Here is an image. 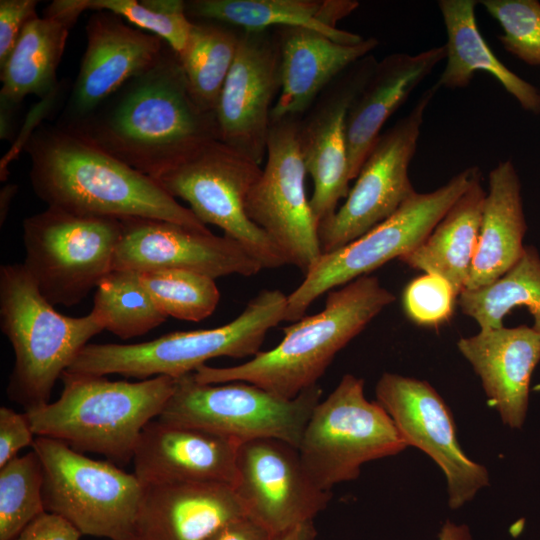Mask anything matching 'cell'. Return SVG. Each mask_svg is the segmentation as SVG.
I'll use <instances>...</instances> for the list:
<instances>
[{"instance_id":"obj_1","label":"cell","mask_w":540,"mask_h":540,"mask_svg":"<svg viewBox=\"0 0 540 540\" xmlns=\"http://www.w3.org/2000/svg\"><path fill=\"white\" fill-rule=\"evenodd\" d=\"M61 126L154 180L197 148L220 140L216 114L196 104L168 45L152 67L89 115Z\"/></svg>"},{"instance_id":"obj_2","label":"cell","mask_w":540,"mask_h":540,"mask_svg":"<svg viewBox=\"0 0 540 540\" xmlns=\"http://www.w3.org/2000/svg\"><path fill=\"white\" fill-rule=\"evenodd\" d=\"M29 178L47 207L87 217L146 218L208 230L153 178L59 124L40 125L25 141Z\"/></svg>"},{"instance_id":"obj_3","label":"cell","mask_w":540,"mask_h":540,"mask_svg":"<svg viewBox=\"0 0 540 540\" xmlns=\"http://www.w3.org/2000/svg\"><path fill=\"white\" fill-rule=\"evenodd\" d=\"M394 300L376 277L361 276L329 291L319 313L283 328L276 347L236 366L202 365L193 377L205 384L244 381L293 399L316 385L335 355Z\"/></svg>"},{"instance_id":"obj_4","label":"cell","mask_w":540,"mask_h":540,"mask_svg":"<svg viewBox=\"0 0 540 540\" xmlns=\"http://www.w3.org/2000/svg\"><path fill=\"white\" fill-rule=\"evenodd\" d=\"M61 380L57 400L25 411L35 435L120 464L132 461L143 429L160 416L176 383L169 376L129 382L67 371Z\"/></svg>"},{"instance_id":"obj_5","label":"cell","mask_w":540,"mask_h":540,"mask_svg":"<svg viewBox=\"0 0 540 540\" xmlns=\"http://www.w3.org/2000/svg\"><path fill=\"white\" fill-rule=\"evenodd\" d=\"M0 326L15 355L7 394L25 411L50 402L56 381L104 330L92 311L82 317L57 312L23 263L0 268Z\"/></svg>"},{"instance_id":"obj_6","label":"cell","mask_w":540,"mask_h":540,"mask_svg":"<svg viewBox=\"0 0 540 540\" xmlns=\"http://www.w3.org/2000/svg\"><path fill=\"white\" fill-rule=\"evenodd\" d=\"M286 305L287 296L280 290L264 289L234 320L217 328L171 332L135 344H87L67 372L179 378L213 358L254 356L267 332L284 321Z\"/></svg>"},{"instance_id":"obj_7","label":"cell","mask_w":540,"mask_h":540,"mask_svg":"<svg viewBox=\"0 0 540 540\" xmlns=\"http://www.w3.org/2000/svg\"><path fill=\"white\" fill-rule=\"evenodd\" d=\"M31 448L43 467L46 511L62 516L82 535L135 540L144 486L134 473L48 437L36 436Z\"/></svg>"},{"instance_id":"obj_8","label":"cell","mask_w":540,"mask_h":540,"mask_svg":"<svg viewBox=\"0 0 540 540\" xmlns=\"http://www.w3.org/2000/svg\"><path fill=\"white\" fill-rule=\"evenodd\" d=\"M406 447L392 418L364 395V381L342 377L315 406L304 428L298 452L314 483L323 490L359 476L361 466L392 456Z\"/></svg>"},{"instance_id":"obj_9","label":"cell","mask_w":540,"mask_h":540,"mask_svg":"<svg viewBox=\"0 0 540 540\" xmlns=\"http://www.w3.org/2000/svg\"><path fill=\"white\" fill-rule=\"evenodd\" d=\"M262 169L221 140L197 148L156 181L175 199L181 198L203 224L218 226L238 242L262 269L287 264L278 247L254 224L245 209L248 194Z\"/></svg>"},{"instance_id":"obj_10","label":"cell","mask_w":540,"mask_h":540,"mask_svg":"<svg viewBox=\"0 0 540 540\" xmlns=\"http://www.w3.org/2000/svg\"><path fill=\"white\" fill-rule=\"evenodd\" d=\"M24 266L43 297L73 306L113 268L122 234L117 218L78 216L47 207L23 224Z\"/></svg>"},{"instance_id":"obj_11","label":"cell","mask_w":540,"mask_h":540,"mask_svg":"<svg viewBox=\"0 0 540 540\" xmlns=\"http://www.w3.org/2000/svg\"><path fill=\"white\" fill-rule=\"evenodd\" d=\"M321 396L317 384L293 399H285L244 381L199 383L190 373L176 378L174 391L158 419L206 429L240 443L274 438L298 448Z\"/></svg>"},{"instance_id":"obj_12","label":"cell","mask_w":540,"mask_h":540,"mask_svg":"<svg viewBox=\"0 0 540 540\" xmlns=\"http://www.w3.org/2000/svg\"><path fill=\"white\" fill-rule=\"evenodd\" d=\"M478 167H468L446 184L412 195L389 218L320 259L287 296L284 321L301 319L321 295L341 287L419 245L470 184Z\"/></svg>"},{"instance_id":"obj_13","label":"cell","mask_w":540,"mask_h":540,"mask_svg":"<svg viewBox=\"0 0 540 540\" xmlns=\"http://www.w3.org/2000/svg\"><path fill=\"white\" fill-rule=\"evenodd\" d=\"M440 87L434 83L412 109L382 132L343 205L318 227L323 254L333 252L393 215L417 191L409 178L425 112Z\"/></svg>"},{"instance_id":"obj_14","label":"cell","mask_w":540,"mask_h":540,"mask_svg":"<svg viewBox=\"0 0 540 540\" xmlns=\"http://www.w3.org/2000/svg\"><path fill=\"white\" fill-rule=\"evenodd\" d=\"M300 117L271 122L266 163L246 199L249 219L278 247L287 264L305 276L322 256L318 224L306 196L300 151Z\"/></svg>"},{"instance_id":"obj_15","label":"cell","mask_w":540,"mask_h":540,"mask_svg":"<svg viewBox=\"0 0 540 540\" xmlns=\"http://www.w3.org/2000/svg\"><path fill=\"white\" fill-rule=\"evenodd\" d=\"M233 489L245 515L272 537L313 521L331 498L311 479L298 449L274 438L241 443Z\"/></svg>"},{"instance_id":"obj_16","label":"cell","mask_w":540,"mask_h":540,"mask_svg":"<svg viewBox=\"0 0 540 540\" xmlns=\"http://www.w3.org/2000/svg\"><path fill=\"white\" fill-rule=\"evenodd\" d=\"M375 393L406 445L425 452L444 472L452 509L463 506L489 484L487 469L461 449L452 414L429 383L384 373Z\"/></svg>"},{"instance_id":"obj_17","label":"cell","mask_w":540,"mask_h":540,"mask_svg":"<svg viewBox=\"0 0 540 540\" xmlns=\"http://www.w3.org/2000/svg\"><path fill=\"white\" fill-rule=\"evenodd\" d=\"M377 62L371 53L352 64L299 118L300 151L313 181L310 206L318 226L336 212L339 200L349 194L347 114Z\"/></svg>"},{"instance_id":"obj_18","label":"cell","mask_w":540,"mask_h":540,"mask_svg":"<svg viewBox=\"0 0 540 540\" xmlns=\"http://www.w3.org/2000/svg\"><path fill=\"white\" fill-rule=\"evenodd\" d=\"M280 90L281 60L274 30H241L215 111L220 140L260 165Z\"/></svg>"},{"instance_id":"obj_19","label":"cell","mask_w":540,"mask_h":540,"mask_svg":"<svg viewBox=\"0 0 540 540\" xmlns=\"http://www.w3.org/2000/svg\"><path fill=\"white\" fill-rule=\"evenodd\" d=\"M112 270L144 272L180 269L213 279L232 274L253 276L262 270L242 246L228 236L146 218H124Z\"/></svg>"},{"instance_id":"obj_20","label":"cell","mask_w":540,"mask_h":540,"mask_svg":"<svg viewBox=\"0 0 540 540\" xmlns=\"http://www.w3.org/2000/svg\"><path fill=\"white\" fill-rule=\"evenodd\" d=\"M85 33V52L57 122L61 125L89 115L125 83L152 67L167 45L158 36L129 25L108 11H93Z\"/></svg>"},{"instance_id":"obj_21","label":"cell","mask_w":540,"mask_h":540,"mask_svg":"<svg viewBox=\"0 0 540 540\" xmlns=\"http://www.w3.org/2000/svg\"><path fill=\"white\" fill-rule=\"evenodd\" d=\"M241 443L198 427L158 418L143 429L132 462L143 486L208 483L234 486Z\"/></svg>"},{"instance_id":"obj_22","label":"cell","mask_w":540,"mask_h":540,"mask_svg":"<svg viewBox=\"0 0 540 540\" xmlns=\"http://www.w3.org/2000/svg\"><path fill=\"white\" fill-rule=\"evenodd\" d=\"M457 347L480 377L502 422L521 428L528 411L531 377L540 362V332L527 325L480 329L460 338Z\"/></svg>"},{"instance_id":"obj_23","label":"cell","mask_w":540,"mask_h":540,"mask_svg":"<svg viewBox=\"0 0 540 540\" xmlns=\"http://www.w3.org/2000/svg\"><path fill=\"white\" fill-rule=\"evenodd\" d=\"M281 60V90L271 122L302 116L348 67L372 53L375 37L342 44L305 27L274 28Z\"/></svg>"},{"instance_id":"obj_24","label":"cell","mask_w":540,"mask_h":540,"mask_svg":"<svg viewBox=\"0 0 540 540\" xmlns=\"http://www.w3.org/2000/svg\"><path fill=\"white\" fill-rule=\"evenodd\" d=\"M246 516L232 486L171 483L144 486L135 540H205Z\"/></svg>"},{"instance_id":"obj_25","label":"cell","mask_w":540,"mask_h":540,"mask_svg":"<svg viewBox=\"0 0 540 540\" xmlns=\"http://www.w3.org/2000/svg\"><path fill=\"white\" fill-rule=\"evenodd\" d=\"M444 45L417 54L396 52L378 61L346 119L349 174L356 179L383 125L445 60Z\"/></svg>"},{"instance_id":"obj_26","label":"cell","mask_w":540,"mask_h":540,"mask_svg":"<svg viewBox=\"0 0 540 540\" xmlns=\"http://www.w3.org/2000/svg\"><path fill=\"white\" fill-rule=\"evenodd\" d=\"M355 0H189L186 14L191 20L214 21L243 31L278 27H305L342 44H356L364 37L337 28L351 14Z\"/></svg>"},{"instance_id":"obj_27","label":"cell","mask_w":540,"mask_h":540,"mask_svg":"<svg viewBox=\"0 0 540 540\" xmlns=\"http://www.w3.org/2000/svg\"><path fill=\"white\" fill-rule=\"evenodd\" d=\"M527 223L522 187L512 160L499 162L489 173L479 241L465 289L487 286L521 257Z\"/></svg>"},{"instance_id":"obj_28","label":"cell","mask_w":540,"mask_h":540,"mask_svg":"<svg viewBox=\"0 0 540 540\" xmlns=\"http://www.w3.org/2000/svg\"><path fill=\"white\" fill-rule=\"evenodd\" d=\"M475 0H440L447 41L443 71L436 84L442 88L467 87L477 71L489 73L527 112L540 115V90L510 70L483 38L476 21Z\"/></svg>"},{"instance_id":"obj_29","label":"cell","mask_w":540,"mask_h":540,"mask_svg":"<svg viewBox=\"0 0 540 540\" xmlns=\"http://www.w3.org/2000/svg\"><path fill=\"white\" fill-rule=\"evenodd\" d=\"M486 191L477 168L470 184L429 235L399 260L445 278L458 296L465 289L477 250Z\"/></svg>"},{"instance_id":"obj_30","label":"cell","mask_w":540,"mask_h":540,"mask_svg":"<svg viewBox=\"0 0 540 540\" xmlns=\"http://www.w3.org/2000/svg\"><path fill=\"white\" fill-rule=\"evenodd\" d=\"M77 20L68 14L43 13L28 22L0 67L2 105L15 108L28 95L50 98L59 91L56 70Z\"/></svg>"},{"instance_id":"obj_31","label":"cell","mask_w":540,"mask_h":540,"mask_svg":"<svg viewBox=\"0 0 540 540\" xmlns=\"http://www.w3.org/2000/svg\"><path fill=\"white\" fill-rule=\"evenodd\" d=\"M458 303L462 313L480 329L502 327L505 316L515 307H526L532 327L540 332V255L525 246L518 261L499 279L477 289H464Z\"/></svg>"},{"instance_id":"obj_32","label":"cell","mask_w":540,"mask_h":540,"mask_svg":"<svg viewBox=\"0 0 540 540\" xmlns=\"http://www.w3.org/2000/svg\"><path fill=\"white\" fill-rule=\"evenodd\" d=\"M240 32L226 24L192 20L188 41L178 58L192 98L206 112L216 111L236 56Z\"/></svg>"},{"instance_id":"obj_33","label":"cell","mask_w":540,"mask_h":540,"mask_svg":"<svg viewBox=\"0 0 540 540\" xmlns=\"http://www.w3.org/2000/svg\"><path fill=\"white\" fill-rule=\"evenodd\" d=\"M104 330L127 340L148 333L166 321L140 281L139 272L112 270L97 285L91 310Z\"/></svg>"},{"instance_id":"obj_34","label":"cell","mask_w":540,"mask_h":540,"mask_svg":"<svg viewBox=\"0 0 540 540\" xmlns=\"http://www.w3.org/2000/svg\"><path fill=\"white\" fill-rule=\"evenodd\" d=\"M43 482L42 463L33 449L0 467V540H13L46 511Z\"/></svg>"},{"instance_id":"obj_35","label":"cell","mask_w":540,"mask_h":540,"mask_svg":"<svg viewBox=\"0 0 540 540\" xmlns=\"http://www.w3.org/2000/svg\"><path fill=\"white\" fill-rule=\"evenodd\" d=\"M139 277L167 317L201 321L214 312L220 300L214 279L197 272L159 269L139 272Z\"/></svg>"},{"instance_id":"obj_36","label":"cell","mask_w":540,"mask_h":540,"mask_svg":"<svg viewBox=\"0 0 540 540\" xmlns=\"http://www.w3.org/2000/svg\"><path fill=\"white\" fill-rule=\"evenodd\" d=\"M76 10L108 11L161 38L177 55L184 50L192 20L183 0H73Z\"/></svg>"},{"instance_id":"obj_37","label":"cell","mask_w":540,"mask_h":540,"mask_svg":"<svg viewBox=\"0 0 540 540\" xmlns=\"http://www.w3.org/2000/svg\"><path fill=\"white\" fill-rule=\"evenodd\" d=\"M486 12L501 26L502 47L525 64L540 67V2L482 0Z\"/></svg>"},{"instance_id":"obj_38","label":"cell","mask_w":540,"mask_h":540,"mask_svg":"<svg viewBox=\"0 0 540 540\" xmlns=\"http://www.w3.org/2000/svg\"><path fill=\"white\" fill-rule=\"evenodd\" d=\"M457 296L445 278L424 273L405 287L403 307L408 318L414 323L437 327L451 318Z\"/></svg>"},{"instance_id":"obj_39","label":"cell","mask_w":540,"mask_h":540,"mask_svg":"<svg viewBox=\"0 0 540 540\" xmlns=\"http://www.w3.org/2000/svg\"><path fill=\"white\" fill-rule=\"evenodd\" d=\"M37 0L0 1V67L13 51L24 27L37 17Z\"/></svg>"},{"instance_id":"obj_40","label":"cell","mask_w":540,"mask_h":540,"mask_svg":"<svg viewBox=\"0 0 540 540\" xmlns=\"http://www.w3.org/2000/svg\"><path fill=\"white\" fill-rule=\"evenodd\" d=\"M36 435L26 413L6 406L0 408V467L19 456L25 447H32Z\"/></svg>"},{"instance_id":"obj_41","label":"cell","mask_w":540,"mask_h":540,"mask_svg":"<svg viewBox=\"0 0 540 540\" xmlns=\"http://www.w3.org/2000/svg\"><path fill=\"white\" fill-rule=\"evenodd\" d=\"M81 532L62 516L45 511L13 540H80Z\"/></svg>"},{"instance_id":"obj_42","label":"cell","mask_w":540,"mask_h":540,"mask_svg":"<svg viewBox=\"0 0 540 540\" xmlns=\"http://www.w3.org/2000/svg\"><path fill=\"white\" fill-rule=\"evenodd\" d=\"M271 534L247 516L236 518L214 531L205 540H272Z\"/></svg>"},{"instance_id":"obj_43","label":"cell","mask_w":540,"mask_h":540,"mask_svg":"<svg viewBox=\"0 0 540 540\" xmlns=\"http://www.w3.org/2000/svg\"><path fill=\"white\" fill-rule=\"evenodd\" d=\"M316 535L313 521H309L274 536L272 540H315Z\"/></svg>"},{"instance_id":"obj_44","label":"cell","mask_w":540,"mask_h":540,"mask_svg":"<svg viewBox=\"0 0 540 540\" xmlns=\"http://www.w3.org/2000/svg\"><path fill=\"white\" fill-rule=\"evenodd\" d=\"M438 540H472L469 530L465 526L455 525L450 521H446L442 527Z\"/></svg>"},{"instance_id":"obj_45","label":"cell","mask_w":540,"mask_h":540,"mask_svg":"<svg viewBox=\"0 0 540 540\" xmlns=\"http://www.w3.org/2000/svg\"><path fill=\"white\" fill-rule=\"evenodd\" d=\"M17 190V187L15 185H7L1 190V198H0V222L1 225L6 219V216L8 214L9 205L12 201V198L14 197V194Z\"/></svg>"}]
</instances>
